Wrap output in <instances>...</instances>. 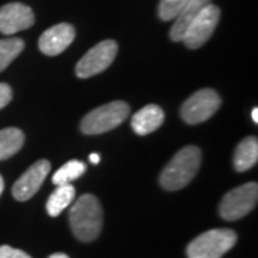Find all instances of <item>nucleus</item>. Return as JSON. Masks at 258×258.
I'll return each mask as SVG.
<instances>
[{
	"mask_svg": "<svg viewBox=\"0 0 258 258\" xmlns=\"http://www.w3.org/2000/svg\"><path fill=\"white\" fill-rule=\"evenodd\" d=\"M89 159H91V162H93V164H99V161H101V157H99L98 154H91Z\"/></svg>",
	"mask_w": 258,
	"mask_h": 258,
	"instance_id": "obj_22",
	"label": "nucleus"
},
{
	"mask_svg": "<svg viewBox=\"0 0 258 258\" xmlns=\"http://www.w3.org/2000/svg\"><path fill=\"white\" fill-rule=\"evenodd\" d=\"M210 3H212V0H191L186 6L184 8V10L176 16L174 20V25H172V29L169 32V37L174 40V42H182L185 33L188 28L191 26L195 18L198 16V13L205 8L208 6Z\"/></svg>",
	"mask_w": 258,
	"mask_h": 258,
	"instance_id": "obj_13",
	"label": "nucleus"
},
{
	"mask_svg": "<svg viewBox=\"0 0 258 258\" xmlns=\"http://www.w3.org/2000/svg\"><path fill=\"white\" fill-rule=\"evenodd\" d=\"M203 161L201 149L194 145L182 148L164 168L159 184L166 191H178L192 181Z\"/></svg>",
	"mask_w": 258,
	"mask_h": 258,
	"instance_id": "obj_2",
	"label": "nucleus"
},
{
	"mask_svg": "<svg viewBox=\"0 0 258 258\" xmlns=\"http://www.w3.org/2000/svg\"><path fill=\"white\" fill-rule=\"evenodd\" d=\"M221 106V98L214 89H201L192 93L181 108L182 119L189 125L203 123L211 118Z\"/></svg>",
	"mask_w": 258,
	"mask_h": 258,
	"instance_id": "obj_6",
	"label": "nucleus"
},
{
	"mask_svg": "<svg viewBox=\"0 0 258 258\" xmlns=\"http://www.w3.org/2000/svg\"><path fill=\"white\" fill-rule=\"evenodd\" d=\"M74 39V26L68 23H59L42 33V36L39 37V49L47 56L60 55L64 49L71 46Z\"/></svg>",
	"mask_w": 258,
	"mask_h": 258,
	"instance_id": "obj_11",
	"label": "nucleus"
},
{
	"mask_svg": "<svg viewBox=\"0 0 258 258\" xmlns=\"http://www.w3.org/2000/svg\"><path fill=\"white\" fill-rule=\"evenodd\" d=\"M69 224L79 241L91 242L96 240L103 224V212L99 200L91 194L82 195L71 208Z\"/></svg>",
	"mask_w": 258,
	"mask_h": 258,
	"instance_id": "obj_1",
	"label": "nucleus"
},
{
	"mask_svg": "<svg viewBox=\"0 0 258 258\" xmlns=\"http://www.w3.org/2000/svg\"><path fill=\"white\" fill-rule=\"evenodd\" d=\"M164 111L158 105H147L131 119V126L138 135H148L164 123Z\"/></svg>",
	"mask_w": 258,
	"mask_h": 258,
	"instance_id": "obj_12",
	"label": "nucleus"
},
{
	"mask_svg": "<svg viewBox=\"0 0 258 258\" xmlns=\"http://www.w3.org/2000/svg\"><path fill=\"white\" fill-rule=\"evenodd\" d=\"M191 0H161L159 8H158V15L162 20H172L175 19L184 8Z\"/></svg>",
	"mask_w": 258,
	"mask_h": 258,
	"instance_id": "obj_19",
	"label": "nucleus"
},
{
	"mask_svg": "<svg viewBox=\"0 0 258 258\" xmlns=\"http://www.w3.org/2000/svg\"><path fill=\"white\" fill-rule=\"evenodd\" d=\"M128 115L129 105L126 102H109L89 112L82 119L81 129L86 135H99L119 126Z\"/></svg>",
	"mask_w": 258,
	"mask_h": 258,
	"instance_id": "obj_4",
	"label": "nucleus"
},
{
	"mask_svg": "<svg viewBox=\"0 0 258 258\" xmlns=\"http://www.w3.org/2000/svg\"><path fill=\"white\" fill-rule=\"evenodd\" d=\"M258 201L257 182H248L225 194L220 204V215L225 221H237L248 215Z\"/></svg>",
	"mask_w": 258,
	"mask_h": 258,
	"instance_id": "obj_5",
	"label": "nucleus"
},
{
	"mask_svg": "<svg viewBox=\"0 0 258 258\" xmlns=\"http://www.w3.org/2000/svg\"><path fill=\"white\" fill-rule=\"evenodd\" d=\"M0 258H32L25 251L9 245H0Z\"/></svg>",
	"mask_w": 258,
	"mask_h": 258,
	"instance_id": "obj_20",
	"label": "nucleus"
},
{
	"mask_svg": "<svg viewBox=\"0 0 258 258\" xmlns=\"http://www.w3.org/2000/svg\"><path fill=\"white\" fill-rule=\"evenodd\" d=\"M220 16H221V12L218 9V6L212 3L205 6L186 30L182 39L185 46L188 49H198L205 45L217 28L220 22Z\"/></svg>",
	"mask_w": 258,
	"mask_h": 258,
	"instance_id": "obj_8",
	"label": "nucleus"
},
{
	"mask_svg": "<svg viewBox=\"0 0 258 258\" xmlns=\"http://www.w3.org/2000/svg\"><path fill=\"white\" fill-rule=\"evenodd\" d=\"M25 47V42L19 37L0 39V72L5 71Z\"/></svg>",
	"mask_w": 258,
	"mask_h": 258,
	"instance_id": "obj_18",
	"label": "nucleus"
},
{
	"mask_svg": "<svg viewBox=\"0 0 258 258\" xmlns=\"http://www.w3.org/2000/svg\"><path fill=\"white\" fill-rule=\"evenodd\" d=\"M3 189H5V182H3V178L0 175V195L3 192Z\"/></svg>",
	"mask_w": 258,
	"mask_h": 258,
	"instance_id": "obj_25",
	"label": "nucleus"
},
{
	"mask_svg": "<svg viewBox=\"0 0 258 258\" xmlns=\"http://www.w3.org/2000/svg\"><path fill=\"white\" fill-rule=\"evenodd\" d=\"M35 23L33 10L23 3H8L0 8V33L12 36Z\"/></svg>",
	"mask_w": 258,
	"mask_h": 258,
	"instance_id": "obj_9",
	"label": "nucleus"
},
{
	"mask_svg": "<svg viewBox=\"0 0 258 258\" xmlns=\"http://www.w3.org/2000/svg\"><path fill=\"white\" fill-rule=\"evenodd\" d=\"M12 88L8 83H0V109H3L12 101Z\"/></svg>",
	"mask_w": 258,
	"mask_h": 258,
	"instance_id": "obj_21",
	"label": "nucleus"
},
{
	"mask_svg": "<svg viewBox=\"0 0 258 258\" xmlns=\"http://www.w3.org/2000/svg\"><path fill=\"white\" fill-rule=\"evenodd\" d=\"M251 118L254 120V123H258V108H254L251 112Z\"/></svg>",
	"mask_w": 258,
	"mask_h": 258,
	"instance_id": "obj_23",
	"label": "nucleus"
},
{
	"mask_svg": "<svg viewBox=\"0 0 258 258\" xmlns=\"http://www.w3.org/2000/svg\"><path fill=\"white\" fill-rule=\"evenodd\" d=\"M49 171H50V162L46 159H40L32 166H29L28 171L13 185V188H12L13 197L18 201L30 200L42 186Z\"/></svg>",
	"mask_w": 258,
	"mask_h": 258,
	"instance_id": "obj_10",
	"label": "nucleus"
},
{
	"mask_svg": "<svg viewBox=\"0 0 258 258\" xmlns=\"http://www.w3.org/2000/svg\"><path fill=\"white\" fill-rule=\"evenodd\" d=\"M49 258H69L66 254H63V252H56V254H52Z\"/></svg>",
	"mask_w": 258,
	"mask_h": 258,
	"instance_id": "obj_24",
	"label": "nucleus"
},
{
	"mask_svg": "<svg viewBox=\"0 0 258 258\" xmlns=\"http://www.w3.org/2000/svg\"><path fill=\"white\" fill-rule=\"evenodd\" d=\"M25 144V135L18 128H6L0 131V161L9 159L18 154Z\"/></svg>",
	"mask_w": 258,
	"mask_h": 258,
	"instance_id": "obj_16",
	"label": "nucleus"
},
{
	"mask_svg": "<svg viewBox=\"0 0 258 258\" xmlns=\"http://www.w3.org/2000/svg\"><path fill=\"white\" fill-rule=\"evenodd\" d=\"M237 242V234L228 228L210 230L194 238L186 247L188 258H221Z\"/></svg>",
	"mask_w": 258,
	"mask_h": 258,
	"instance_id": "obj_3",
	"label": "nucleus"
},
{
	"mask_svg": "<svg viewBox=\"0 0 258 258\" xmlns=\"http://www.w3.org/2000/svg\"><path fill=\"white\" fill-rule=\"evenodd\" d=\"M75 186L72 184L59 185L53 192L50 194L46 203V211L50 217H57L64 208H68L75 200Z\"/></svg>",
	"mask_w": 258,
	"mask_h": 258,
	"instance_id": "obj_15",
	"label": "nucleus"
},
{
	"mask_svg": "<svg viewBox=\"0 0 258 258\" xmlns=\"http://www.w3.org/2000/svg\"><path fill=\"white\" fill-rule=\"evenodd\" d=\"M118 53V45L115 40H102L96 46L89 49L76 64V75L82 79L91 78L108 69Z\"/></svg>",
	"mask_w": 258,
	"mask_h": 258,
	"instance_id": "obj_7",
	"label": "nucleus"
},
{
	"mask_svg": "<svg viewBox=\"0 0 258 258\" xmlns=\"http://www.w3.org/2000/svg\"><path fill=\"white\" fill-rule=\"evenodd\" d=\"M258 161V139L248 137L241 141L234 152V168L238 172H245L257 164Z\"/></svg>",
	"mask_w": 258,
	"mask_h": 258,
	"instance_id": "obj_14",
	"label": "nucleus"
},
{
	"mask_svg": "<svg viewBox=\"0 0 258 258\" xmlns=\"http://www.w3.org/2000/svg\"><path fill=\"white\" fill-rule=\"evenodd\" d=\"M86 171V165L81 161H69L64 165H62L55 172V175L52 178V182L59 186V185H68L72 184V181L81 178Z\"/></svg>",
	"mask_w": 258,
	"mask_h": 258,
	"instance_id": "obj_17",
	"label": "nucleus"
}]
</instances>
